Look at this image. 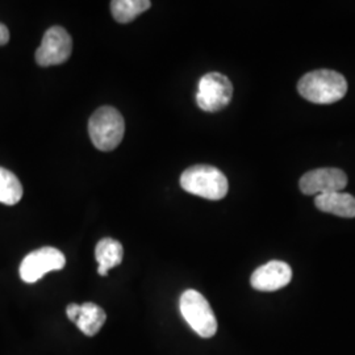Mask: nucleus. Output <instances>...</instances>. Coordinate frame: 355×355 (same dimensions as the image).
I'll list each match as a JSON object with an SVG mask.
<instances>
[{"label": "nucleus", "mask_w": 355, "mask_h": 355, "mask_svg": "<svg viewBox=\"0 0 355 355\" xmlns=\"http://www.w3.org/2000/svg\"><path fill=\"white\" fill-rule=\"evenodd\" d=\"M347 186L345 171L334 167L316 168L305 173L300 178L299 189L304 195H324L330 192H341Z\"/></svg>", "instance_id": "obj_8"}, {"label": "nucleus", "mask_w": 355, "mask_h": 355, "mask_svg": "<svg viewBox=\"0 0 355 355\" xmlns=\"http://www.w3.org/2000/svg\"><path fill=\"white\" fill-rule=\"evenodd\" d=\"M297 91L308 102L331 104L346 95L347 82L343 74L322 69L305 74L297 83Z\"/></svg>", "instance_id": "obj_1"}, {"label": "nucleus", "mask_w": 355, "mask_h": 355, "mask_svg": "<svg viewBox=\"0 0 355 355\" xmlns=\"http://www.w3.org/2000/svg\"><path fill=\"white\" fill-rule=\"evenodd\" d=\"M125 123L114 107H101L91 116L89 133L92 144L102 152H111L123 141Z\"/></svg>", "instance_id": "obj_3"}, {"label": "nucleus", "mask_w": 355, "mask_h": 355, "mask_svg": "<svg viewBox=\"0 0 355 355\" xmlns=\"http://www.w3.org/2000/svg\"><path fill=\"white\" fill-rule=\"evenodd\" d=\"M291 279L290 265L282 261H271L254 271L250 283L257 291L274 292L286 287Z\"/></svg>", "instance_id": "obj_9"}, {"label": "nucleus", "mask_w": 355, "mask_h": 355, "mask_svg": "<svg viewBox=\"0 0 355 355\" xmlns=\"http://www.w3.org/2000/svg\"><path fill=\"white\" fill-rule=\"evenodd\" d=\"M10 41V31L8 28L0 23V46L6 45Z\"/></svg>", "instance_id": "obj_16"}, {"label": "nucleus", "mask_w": 355, "mask_h": 355, "mask_svg": "<svg viewBox=\"0 0 355 355\" xmlns=\"http://www.w3.org/2000/svg\"><path fill=\"white\" fill-rule=\"evenodd\" d=\"M315 205L321 212L331 215L354 218L355 198L346 192H330L324 195H318L315 199Z\"/></svg>", "instance_id": "obj_10"}, {"label": "nucleus", "mask_w": 355, "mask_h": 355, "mask_svg": "<svg viewBox=\"0 0 355 355\" xmlns=\"http://www.w3.org/2000/svg\"><path fill=\"white\" fill-rule=\"evenodd\" d=\"M73 51V40L62 26L49 28L36 51V62L42 67L66 62Z\"/></svg>", "instance_id": "obj_6"}, {"label": "nucleus", "mask_w": 355, "mask_h": 355, "mask_svg": "<svg viewBox=\"0 0 355 355\" xmlns=\"http://www.w3.org/2000/svg\"><path fill=\"white\" fill-rule=\"evenodd\" d=\"M66 265L64 253L55 248H41L28 254L20 265V278L26 283H36L51 271L62 270Z\"/></svg>", "instance_id": "obj_7"}, {"label": "nucleus", "mask_w": 355, "mask_h": 355, "mask_svg": "<svg viewBox=\"0 0 355 355\" xmlns=\"http://www.w3.org/2000/svg\"><path fill=\"white\" fill-rule=\"evenodd\" d=\"M23 198V186L10 170L0 167V203L15 205Z\"/></svg>", "instance_id": "obj_14"}, {"label": "nucleus", "mask_w": 355, "mask_h": 355, "mask_svg": "<svg viewBox=\"0 0 355 355\" xmlns=\"http://www.w3.org/2000/svg\"><path fill=\"white\" fill-rule=\"evenodd\" d=\"M150 6L152 3L149 0H114L111 1V11L116 21L127 24L148 11Z\"/></svg>", "instance_id": "obj_13"}, {"label": "nucleus", "mask_w": 355, "mask_h": 355, "mask_svg": "<svg viewBox=\"0 0 355 355\" xmlns=\"http://www.w3.org/2000/svg\"><path fill=\"white\" fill-rule=\"evenodd\" d=\"M123 255H124L123 245L114 239L107 237L98 242L95 248V258H96V262L99 263L98 267L99 275L105 277L111 268L119 266L123 262Z\"/></svg>", "instance_id": "obj_11"}, {"label": "nucleus", "mask_w": 355, "mask_h": 355, "mask_svg": "<svg viewBox=\"0 0 355 355\" xmlns=\"http://www.w3.org/2000/svg\"><path fill=\"white\" fill-rule=\"evenodd\" d=\"M79 313H80V305L79 304L73 303V304H70L66 308V315L73 322H76V320H78Z\"/></svg>", "instance_id": "obj_15"}, {"label": "nucleus", "mask_w": 355, "mask_h": 355, "mask_svg": "<svg viewBox=\"0 0 355 355\" xmlns=\"http://www.w3.org/2000/svg\"><path fill=\"white\" fill-rule=\"evenodd\" d=\"M233 96V85L220 73H208L200 79L196 103L205 112H217L228 105Z\"/></svg>", "instance_id": "obj_5"}, {"label": "nucleus", "mask_w": 355, "mask_h": 355, "mask_svg": "<svg viewBox=\"0 0 355 355\" xmlns=\"http://www.w3.org/2000/svg\"><path fill=\"white\" fill-rule=\"evenodd\" d=\"M180 313L192 330L202 338H211L217 331L215 313L200 292L187 290L183 292L179 302Z\"/></svg>", "instance_id": "obj_4"}, {"label": "nucleus", "mask_w": 355, "mask_h": 355, "mask_svg": "<svg viewBox=\"0 0 355 355\" xmlns=\"http://www.w3.org/2000/svg\"><path fill=\"white\" fill-rule=\"evenodd\" d=\"M182 189L208 200H221L229 190L228 179L214 166L195 165L180 177Z\"/></svg>", "instance_id": "obj_2"}, {"label": "nucleus", "mask_w": 355, "mask_h": 355, "mask_svg": "<svg viewBox=\"0 0 355 355\" xmlns=\"http://www.w3.org/2000/svg\"><path fill=\"white\" fill-rule=\"evenodd\" d=\"M105 312L99 305L94 303H85L80 305V313L76 321L78 329L83 334L92 337L102 329L105 322Z\"/></svg>", "instance_id": "obj_12"}]
</instances>
